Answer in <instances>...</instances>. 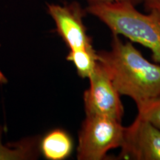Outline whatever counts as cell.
I'll return each instance as SVG.
<instances>
[{"instance_id":"1","label":"cell","mask_w":160,"mask_h":160,"mask_svg":"<svg viewBox=\"0 0 160 160\" xmlns=\"http://www.w3.org/2000/svg\"><path fill=\"white\" fill-rule=\"evenodd\" d=\"M103 65L120 95L127 96L136 105L160 96V64L151 62L131 42L113 35L108 51H97Z\"/></svg>"},{"instance_id":"2","label":"cell","mask_w":160,"mask_h":160,"mask_svg":"<svg viewBox=\"0 0 160 160\" xmlns=\"http://www.w3.org/2000/svg\"><path fill=\"white\" fill-rule=\"evenodd\" d=\"M130 3L88 5L87 13L99 20L113 35L124 37L151 51L155 63L160 64V12L138 11Z\"/></svg>"},{"instance_id":"3","label":"cell","mask_w":160,"mask_h":160,"mask_svg":"<svg viewBox=\"0 0 160 160\" xmlns=\"http://www.w3.org/2000/svg\"><path fill=\"white\" fill-rule=\"evenodd\" d=\"M125 127L109 117L85 116L78 134V160H104L108 153L121 147Z\"/></svg>"},{"instance_id":"4","label":"cell","mask_w":160,"mask_h":160,"mask_svg":"<svg viewBox=\"0 0 160 160\" xmlns=\"http://www.w3.org/2000/svg\"><path fill=\"white\" fill-rule=\"evenodd\" d=\"M83 93L85 116L109 117L122 122L124 108L119 93L102 65L97 61Z\"/></svg>"},{"instance_id":"5","label":"cell","mask_w":160,"mask_h":160,"mask_svg":"<svg viewBox=\"0 0 160 160\" xmlns=\"http://www.w3.org/2000/svg\"><path fill=\"white\" fill-rule=\"evenodd\" d=\"M47 9L56 25V31L69 50L93 48L84 22L87 11L79 2L47 4Z\"/></svg>"},{"instance_id":"6","label":"cell","mask_w":160,"mask_h":160,"mask_svg":"<svg viewBox=\"0 0 160 160\" xmlns=\"http://www.w3.org/2000/svg\"><path fill=\"white\" fill-rule=\"evenodd\" d=\"M117 159L160 160V129L137 116L125 127Z\"/></svg>"},{"instance_id":"7","label":"cell","mask_w":160,"mask_h":160,"mask_svg":"<svg viewBox=\"0 0 160 160\" xmlns=\"http://www.w3.org/2000/svg\"><path fill=\"white\" fill-rule=\"evenodd\" d=\"M73 140L68 131L54 128L40 139L39 151L48 160H65L73 151Z\"/></svg>"},{"instance_id":"8","label":"cell","mask_w":160,"mask_h":160,"mask_svg":"<svg viewBox=\"0 0 160 160\" xmlns=\"http://www.w3.org/2000/svg\"><path fill=\"white\" fill-rule=\"evenodd\" d=\"M66 60L74 65L79 77L88 79L97 65V51L93 48L70 50Z\"/></svg>"},{"instance_id":"9","label":"cell","mask_w":160,"mask_h":160,"mask_svg":"<svg viewBox=\"0 0 160 160\" xmlns=\"http://www.w3.org/2000/svg\"><path fill=\"white\" fill-rule=\"evenodd\" d=\"M137 116L160 129V96L137 105Z\"/></svg>"},{"instance_id":"10","label":"cell","mask_w":160,"mask_h":160,"mask_svg":"<svg viewBox=\"0 0 160 160\" xmlns=\"http://www.w3.org/2000/svg\"><path fill=\"white\" fill-rule=\"evenodd\" d=\"M88 5H101V4H111V3H130L137 6L139 4L143 3L144 0H85Z\"/></svg>"},{"instance_id":"11","label":"cell","mask_w":160,"mask_h":160,"mask_svg":"<svg viewBox=\"0 0 160 160\" xmlns=\"http://www.w3.org/2000/svg\"><path fill=\"white\" fill-rule=\"evenodd\" d=\"M143 5L147 12L150 11L160 12V0H144Z\"/></svg>"},{"instance_id":"12","label":"cell","mask_w":160,"mask_h":160,"mask_svg":"<svg viewBox=\"0 0 160 160\" xmlns=\"http://www.w3.org/2000/svg\"><path fill=\"white\" fill-rule=\"evenodd\" d=\"M6 82H7V79H6L5 76L3 75V73L0 71V83H5Z\"/></svg>"}]
</instances>
